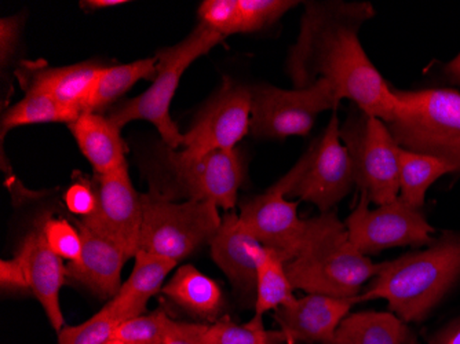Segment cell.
<instances>
[{"mask_svg": "<svg viewBox=\"0 0 460 344\" xmlns=\"http://www.w3.org/2000/svg\"><path fill=\"white\" fill-rule=\"evenodd\" d=\"M374 15L367 2H307L287 69L296 89L325 79L341 101L350 100L361 112L389 123L397 103L394 93L358 38Z\"/></svg>", "mask_w": 460, "mask_h": 344, "instance_id": "6da1fadb", "label": "cell"}, {"mask_svg": "<svg viewBox=\"0 0 460 344\" xmlns=\"http://www.w3.org/2000/svg\"><path fill=\"white\" fill-rule=\"evenodd\" d=\"M381 268L354 247L345 224L332 211L307 221L298 253L286 263L294 288L341 299L358 297Z\"/></svg>", "mask_w": 460, "mask_h": 344, "instance_id": "7a4b0ae2", "label": "cell"}, {"mask_svg": "<svg viewBox=\"0 0 460 344\" xmlns=\"http://www.w3.org/2000/svg\"><path fill=\"white\" fill-rule=\"evenodd\" d=\"M460 276V234H447L428 250L382 263L378 276L356 302L385 299L404 322L420 321Z\"/></svg>", "mask_w": 460, "mask_h": 344, "instance_id": "3957f363", "label": "cell"}, {"mask_svg": "<svg viewBox=\"0 0 460 344\" xmlns=\"http://www.w3.org/2000/svg\"><path fill=\"white\" fill-rule=\"evenodd\" d=\"M394 93L390 133L402 149L428 154L460 171V92L426 89Z\"/></svg>", "mask_w": 460, "mask_h": 344, "instance_id": "277c9868", "label": "cell"}, {"mask_svg": "<svg viewBox=\"0 0 460 344\" xmlns=\"http://www.w3.org/2000/svg\"><path fill=\"white\" fill-rule=\"evenodd\" d=\"M224 40V36L199 24L177 45L157 51V76L151 87L138 97L113 106L108 118L120 128L134 120L151 121L159 131L164 146L172 150L180 149L183 134H181L177 123L170 115V105L181 77L196 59L210 53Z\"/></svg>", "mask_w": 460, "mask_h": 344, "instance_id": "5b68a950", "label": "cell"}, {"mask_svg": "<svg viewBox=\"0 0 460 344\" xmlns=\"http://www.w3.org/2000/svg\"><path fill=\"white\" fill-rule=\"evenodd\" d=\"M139 251L181 262L201 245L210 244L222 224L218 207L210 201L174 203L159 191L141 195Z\"/></svg>", "mask_w": 460, "mask_h": 344, "instance_id": "8992f818", "label": "cell"}, {"mask_svg": "<svg viewBox=\"0 0 460 344\" xmlns=\"http://www.w3.org/2000/svg\"><path fill=\"white\" fill-rule=\"evenodd\" d=\"M341 138L353 164L354 182L372 203L384 206L400 196V146L381 119L358 110L341 126Z\"/></svg>", "mask_w": 460, "mask_h": 344, "instance_id": "52a82bcc", "label": "cell"}, {"mask_svg": "<svg viewBox=\"0 0 460 344\" xmlns=\"http://www.w3.org/2000/svg\"><path fill=\"white\" fill-rule=\"evenodd\" d=\"M341 98L332 84L317 80L306 89L283 90L273 85L251 89V131L255 138L306 137L317 116L335 110Z\"/></svg>", "mask_w": 460, "mask_h": 344, "instance_id": "ba28073f", "label": "cell"}, {"mask_svg": "<svg viewBox=\"0 0 460 344\" xmlns=\"http://www.w3.org/2000/svg\"><path fill=\"white\" fill-rule=\"evenodd\" d=\"M287 198L314 204L320 212L331 211L354 185L353 164L341 138V123L333 112L319 141L310 146L292 170Z\"/></svg>", "mask_w": 460, "mask_h": 344, "instance_id": "9c48e42d", "label": "cell"}, {"mask_svg": "<svg viewBox=\"0 0 460 344\" xmlns=\"http://www.w3.org/2000/svg\"><path fill=\"white\" fill-rule=\"evenodd\" d=\"M368 195L361 191L358 206L349 215L345 226L349 239L364 255H375L390 248L430 244L433 227L420 209L402 198L378 208H369Z\"/></svg>", "mask_w": 460, "mask_h": 344, "instance_id": "30bf717a", "label": "cell"}, {"mask_svg": "<svg viewBox=\"0 0 460 344\" xmlns=\"http://www.w3.org/2000/svg\"><path fill=\"white\" fill-rule=\"evenodd\" d=\"M251 131V89L225 77L219 92L183 134L182 159L195 160L221 149H234Z\"/></svg>", "mask_w": 460, "mask_h": 344, "instance_id": "8fae6325", "label": "cell"}, {"mask_svg": "<svg viewBox=\"0 0 460 344\" xmlns=\"http://www.w3.org/2000/svg\"><path fill=\"white\" fill-rule=\"evenodd\" d=\"M167 164L178 196L190 200L210 201L218 208L232 211L245 180V165L239 150L221 149L195 160L182 159L177 150L164 146Z\"/></svg>", "mask_w": 460, "mask_h": 344, "instance_id": "7c38bea8", "label": "cell"}, {"mask_svg": "<svg viewBox=\"0 0 460 344\" xmlns=\"http://www.w3.org/2000/svg\"><path fill=\"white\" fill-rule=\"evenodd\" d=\"M97 191V209L80 224L108 242L113 243L128 258L139 251L142 227L141 195L134 188L128 165L93 178Z\"/></svg>", "mask_w": 460, "mask_h": 344, "instance_id": "4fadbf2b", "label": "cell"}, {"mask_svg": "<svg viewBox=\"0 0 460 344\" xmlns=\"http://www.w3.org/2000/svg\"><path fill=\"white\" fill-rule=\"evenodd\" d=\"M291 183L292 172L288 171L265 193L243 203L239 215L251 234L286 263L298 253L307 224L299 218V203L287 198Z\"/></svg>", "mask_w": 460, "mask_h": 344, "instance_id": "5bb4252c", "label": "cell"}, {"mask_svg": "<svg viewBox=\"0 0 460 344\" xmlns=\"http://www.w3.org/2000/svg\"><path fill=\"white\" fill-rule=\"evenodd\" d=\"M100 62L89 61L66 66H49L45 61L21 62L15 76L21 89L53 98L75 112H86L95 80L100 75Z\"/></svg>", "mask_w": 460, "mask_h": 344, "instance_id": "9a60e30c", "label": "cell"}, {"mask_svg": "<svg viewBox=\"0 0 460 344\" xmlns=\"http://www.w3.org/2000/svg\"><path fill=\"white\" fill-rule=\"evenodd\" d=\"M210 248L214 262L226 274L237 294L244 297L255 295L258 269L268 248L251 234L239 215L230 211L222 216Z\"/></svg>", "mask_w": 460, "mask_h": 344, "instance_id": "2e32d148", "label": "cell"}, {"mask_svg": "<svg viewBox=\"0 0 460 344\" xmlns=\"http://www.w3.org/2000/svg\"><path fill=\"white\" fill-rule=\"evenodd\" d=\"M356 304V297L341 299L309 294L299 299L296 297L276 310L275 320L288 344H298L299 341L328 344Z\"/></svg>", "mask_w": 460, "mask_h": 344, "instance_id": "e0dca14e", "label": "cell"}, {"mask_svg": "<svg viewBox=\"0 0 460 344\" xmlns=\"http://www.w3.org/2000/svg\"><path fill=\"white\" fill-rule=\"evenodd\" d=\"M15 255L24 263L30 279L31 292L45 309L51 327L59 332L66 320L59 306V291L66 281V266L49 247L40 227L31 230L21 243Z\"/></svg>", "mask_w": 460, "mask_h": 344, "instance_id": "ac0fdd59", "label": "cell"}, {"mask_svg": "<svg viewBox=\"0 0 460 344\" xmlns=\"http://www.w3.org/2000/svg\"><path fill=\"white\" fill-rule=\"evenodd\" d=\"M82 234V255L66 265V279L84 287L101 299H113L120 289L121 270L128 258L118 245L75 222Z\"/></svg>", "mask_w": 460, "mask_h": 344, "instance_id": "d6986e66", "label": "cell"}, {"mask_svg": "<svg viewBox=\"0 0 460 344\" xmlns=\"http://www.w3.org/2000/svg\"><path fill=\"white\" fill-rule=\"evenodd\" d=\"M69 130L95 175H105L128 165L120 127L102 113L84 112L69 124Z\"/></svg>", "mask_w": 460, "mask_h": 344, "instance_id": "ffe728a7", "label": "cell"}, {"mask_svg": "<svg viewBox=\"0 0 460 344\" xmlns=\"http://www.w3.org/2000/svg\"><path fill=\"white\" fill-rule=\"evenodd\" d=\"M134 258L136 263L130 277L107 304L120 324L146 312L149 300L162 292L164 279L178 265L174 260L145 251H138Z\"/></svg>", "mask_w": 460, "mask_h": 344, "instance_id": "44dd1931", "label": "cell"}, {"mask_svg": "<svg viewBox=\"0 0 460 344\" xmlns=\"http://www.w3.org/2000/svg\"><path fill=\"white\" fill-rule=\"evenodd\" d=\"M162 294L193 317L208 322H216L224 307L221 287L192 265L178 269L163 287Z\"/></svg>", "mask_w": 460, "mask_h": 344, "instance_id": "7402d4cb", "label": "cell"}, {"mask_svg": "<svg viewBox=\"0 0 460 344\" xmlns=\"http://www.w3.org/2000/svg\"><path fill=\"white\" fill-rule=\"evenodd\" d=\"M410 330L393 313L361 312L348 315L328 344H408Z\"/></svg>", "mask_w": 460, "mask_h": 344, "instance_id": "603a6c76", "label": "cell"}, {"mask_svg": "<svg viewBox=\"0 0 460 344\" xmlns=\"http://www.w3.org/2000/svg\"><path fill=\"white\" fill-rule=\"evenodd\" d=\"M157 57L138 59L130 64L103 66L95 80L94 89L90 95L86 112L102 113L120 100L128 90L133 89L141 80L154 82L157 76Z\"/></svg>", "mask_w": 460, "mask_h": 344, "instance_id": "cb8c5ba5", "label": "cell"}, {"mask_svg": "<svg viewBox=\"0 0 460 344\" xmlns=\"http://www.w3.org/2000/svg\"><path fill=\"white\" fill-rule=\"evenodd\" d=\"M456 172L454 167L437 157L402 149L399 152L400 196L402 201L420 209L425 204L429 188L444 175Z\"/></svg>", "mask_w": 460, "mask_h": 344, "instance_id": "d4e9b609", "label": "cell"}, {"mask_svg": "<svg viewBox=\"0 0 460 344\" xmlns=\"http://www.w3.org/2000/svg\"><path fill=\"white\" fill-rule=\"evenodd\" d=\"M79 116V113L68 110L48 95L28 93L22 100L18 101L4 112L2 123H0L2 145L7 133L18 127L45 123H66L69 126Z\"/></svg>", "mask_w": 460, "mask_h": 344, "instance_id": "484cf974", "label": "cell"}, {"mask_svg": "<svg viewBox=\"0 0 460 344\" xmlns=\"http://www.w3.org/2000/svg\"><path fill=\"white\" fill-rule=\"evenodd\" d=\"M294 287L286 270V262L275 251L269 250L258 269L255 291V317H262L270 310L280 309L294 297Z\"/></svg>", "mask_w": 460, "mask_h": 344, "instance_id": "4316f807", "label": "cell"}, {"mask_svg": "<svg viewBox=\"0 0 460 344\" xmlns=\"http://www.w3.org/2000/svg\"><path fill=\"white\" fill-rule=\"evenodd\" d=\"M204 344H288L286 335L263 327L262 317H255L247 324H236L229 317L207 325Z\"/></svg>", "mask_w": 460, "mask_h": 344, "instance_id": "83f0119b", "label": "cell"}, {"mask_svg": "<svg viewBox=\"0 0 460 344\" xmlns=\"http://www.w3.org/2000/svg\"><path fill=\"white\" fill-rule=\"evenodd\" d=\"M164 309H156L148 315H138L124 321L116 328L113 338L126 344H160L172 324Z\"/></svg>", "mask_w": 460, "mask_h": 344, "instance_id": "f1b7e54d", "label": "cell"}, {"mask_svg": "<svg viewBox=\"0 0 460 344\" xmlns=\"http://www.w3.org/2000/svg\"><path fill=\"white\" fill-rule=\"evenodd\" d=\"M120 321L105 304L97 314L76 327H64L58 332V344H103L113 338Z\"/></svg>", "mask_w": 460, "mask_h": 344, "instance_id": "f546056e", "label": "cell"}, {"mask_svg": "<svg viewBox=\"0 0 460 344\" xmlns=\"http://www.w3.org/2000/svg\"><path fill=\"white\" fill-rule=\"evenodd\" d=\"M39 227L45 234L49 247L61 260H68V262H76L79 260L82 255L83 240L77 225L74 226L71 222L64 218L45 216L39 224Z\"/></svg>", "mask_w": 460, "mask_h": 344, "instance_id": "4dcf8cb0", "label": "cell"}, {"mask_svg": "<svg viewBox=\"0 0 460 344\" xmlns=\"http://www.w3.org/2000/svg\"><path fill=\"white\" fill-rule=\"evenodd\" d=\"M199 24L225 39L243 33L239 0H206L198 10Z\"/></svg>", "mask_w": 460, "mask_h": 344, "instance_id": "1f68e13d", "label": "cell"}, {"mask_svg": "<svg viewBox=\"0 0 460 344\" xmlns=\"http://www.w3.org/2000/svg\"><path fill=\"white\" fill-rule=\"evenodd\" d=\"M296 4L298 2L294 0H239L243 33L258 32L271 27Z\"/></svg>", "mask_w": 460, "mask_h": 344, "instance_id": "d6a6232c", "label": "cell"}, {"mask_svg": "<svg viewBox=\"0 0 460 344\" xmlns=\"http://www.w3.org/2000/svg\"><path fill=\"white\" fill-rule=\"evenodd\" d=\"M64 203L68 211L79 216L80 219L94 214L98 200L93 180H84V178L75 180V182L66 189Z\"/></svg>", "mask_w": 460, "mask_h": 344, "instance_id": "836d02e7", "label": "cell"}, {"mask_svg": "<svg viewBox=\"0 0 460 344\" xmlns=\"http://www.w3.org/2000/svg\"><path fill=\"white\" fill-rule=\"evenodd\" d=\"M22 27H24V21L20 14L2 17L0 20V62L4 69L9 66L13 57L17 53Z\"/></svg>", "mask_w": 460, "mask_h": 344, "instance_id": "e575fe53", "label": "cell"}, {"mask_svg": "<svg viewBox=\"0 0 460 344\" xmlns=\"http://www.w3.org/2000/svg\"><path fill=\"white\" fill-rule=\"evenodd\" d=\"M0 286L4 292H27L31 291L30 279L24 263L20 256L15 255L13 260H2L0 262Z\"/></svg>", "mask_w": 460, "mask_h": 344, "instance_id": "d590c367", "label": "cell"}, {"mask_svg": "<svg viewBox=\"0 0 460 344\" xmlns=\"http://www.w3.org/2000/svg\"><path fill=\"white\" fill-rule=\"evenodd\" d=\"M207 325L172 321L169 331L160 344H204Z\"/></svg>", "mask_w": 460, "mask_h": 344, "instance_id": "8d00e7d4", "label": "cell"}, {"mask_svg": "<svg viewBox=\"0 0 460 344\" xmlns=\"http://www.w3.org/2000/svg\"><path fill=\"white\" fill-rule=\"evenodd\" d=\"M431 344H460V318L437 335Z\"/></svg>", "mask_w": 460, "mask_h": 344, "instance_id": "74e56055", "label": "cell"}, {"mask_svg": "<svg viewBox=\"0 0 460 344\" xmlns=\"http://www.w3.org/2000/svg\"><path fill=\"white\" fill-rule=\"evenodd\" d=\"M128 4V0H84V2H80V7L95 12V10L110 9V7L121 6V4Z\"/></svg>", "mask_w": 460, "mask_h": 344, "instance_id": "f35d334b", "label": "cell"}, {"mask_svg": "<svg viewBox=\"0 0 460 344\" xmlns=\"http://www.w3.org/2000/svg\"><path fill=\"white\" fill-rule=\"evenodd\" d=\"M444 74L449 82L460 87V53L444 66Z\"/></svg>", "mask_w": 460, "mask_h": 344, "instance_id": "ab89813d", "label": "cell"}, {"mask_svg": "<svg viewBox=\"0 0 460 344\" xmlns=\"http://www.w3.org/2000/svg\"><path fill=\"white\" fill-rule=\"evenodd\" d=\"M103 344H126V343H123V341L119 340V339L111 338L110 340L105 341V343H103Z\"/></svg>", "mask_w": 460, "mask_h": 344, "instance_id": "60d3db41", "label": "cell"}, {"mask_svg": "<svg viewBox=\"0 0 460 344\" xmlns=\"http://www.w3.org/2000/svg\"><path fill=\"white\" fill-rule=\"evenodd\" d=\"M408 344H415V343H413V340H411L410 343H408Z\"/></svg>", "mask_w": 460, "mask_h": 344, "instance_id": "b9f144b4", "label": "cell"}]
</instances>
